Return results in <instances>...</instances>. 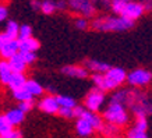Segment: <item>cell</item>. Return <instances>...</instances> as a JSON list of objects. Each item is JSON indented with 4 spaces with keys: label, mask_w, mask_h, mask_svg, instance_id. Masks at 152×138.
<instances>
[{
    "label": "cell",
    "mask_w": 152,
    "mask_h": 138,
    "mask_svg": "<svg viewBox=\"0 0 152 138\" xmlns=\"http://www.w3.org/2000/svg\"><path fill=\"white\" fill-rule=\"evenodd\" d=\"M6 117L10 121V124L15 127V126H20L25 119V113H24L18 106L14 107V109H10L9 112H6Z\"/></svg>",
    "instance_id": "obj_15"
},
{
    "label": "cell",
    "mask_w": 152,
    "mask_h": 138,
    "mask_svg": "<svg viewBox=\"0 0 152 138\" xmlns=\"http://www.w3.org/2000/svg\"><path fill=\"white\" fill-rule=\"evenodd\" d=\"M24 55V59L27 61L28 64H32L35 63V60H37V52H21Z\"/></svg>",
    "instance_id": "obj_35"
},
{
    "label": "cell",
    "mask_w": 152,
    "mask_h": 138,
    "mask_svg": "<svg viewBox=\"0 0 152 138\" xmlns=\"http://www.w3.org/2000/svg\"><path fill=\"white\" fill-rule=\"evenodd\" d=\"M38 107L42 112L48 113V115H56V113H59L60 105H59V101H57V96H53V95L43 96L39 101V103H38Z\"/></svg>",
    "instance_id": "obj_9"
},
{
    "label": "cell",
    "mask_w": 152,
    "mask_h": 138,
    "mask_svg": "<svg viewBox=\"0 0 152 138\" xmlns=\"http://www.w3.org/2000/svg\"><path fill=\"white\" fill-rule=\"evenodd\" d=\"M56 7H57V10L63 11V10L69 9V1H66V0H56Z\"/></svg>",
    "instance_id": "obj_39"
},
{
    "label": "cell",
    "mask_w": 152,
    "mask_h": 138,
    "mask_svg": "<svg viewBox=\"0 0 152 138\" xmlns=\"http://www.w3.org/2000/svg\"><path fill=\"white\" fill-rule=\"evenodd\" d=\"M81 117H84L85 120H88V121L94 126V129L95 130H102V127H103V120H102V117L98 115L96 112L88 110L87 107H85V110H84V113H83Z\"/></svg>",
    "instance_id": "obj_17"
},
{
    "label": "cell",
    "mask_w": 152,
    "mask_h": 138,
    "mask_svg": "<svg viewBox=\"0 0 152 138\" xmlns=\"http://www.w3.org/2000/svg\"><path fill=\"white\" fill-rule=\"evenodd\" d=\"M144 7H145V11H151L152 13V0H144Z\"/></svg>",
    "instance_id": "obj_41"
},
{
    "label": "cell",
    "mask_w": 152,
    "mask_h": 138,
    "mask_svg": "<svg viewBox=\"0 0 152 138\" xmlns=\"http://www.w3.org/2000/svg\"><path fill=\"white\" fill-rule=\"evenodd\" d=\"M11 130H13V126L10 124V121L7 120L6 115L0 116V135L9 133V131H11Z\"/></svg>",
    "instance_id": "obj_29"
},
{
    "label": "cell",
    "mask_w": 152,
    "mask_h": 138,
    "mask_svg": "<svg viewBox=\"0 0 152 138\" xmlns=\"http://www.w3.org/2000/svg\"><path fill=\"white\" fill-rule=\"evenodd\" d=\"M57 10V7H56V1H53V0H43L42 1V13L43 14H53Z\"/></svg>",
    "instance_id": "obj_26"
},
{
    "label": "cell",
    "mask_w": 152,
    "mask_h": 138,
    "mask_svg": "<svg viewBox=\"0 0 152 138\" xmlns=\"http://www.w3.org/2000/svg\"><path fill=\"white\" fill-rule=\"evenodd\" d=\"M127 83L130 87L144 88L152 83V71L147 69H134L127 73Z\"/></svg>",
    "instance_id": "obj_5"
},
{
    "label": "cell",
    "mask_w": 152,
    "mask_h": 138,
    "mask_svg": "<svg viewBox=\"0 0 152 138\" xmlns=\"http://www.w3.org/2000/svg\"><path fill=\"white\" fill-rule=\"evenodd\" d=\"M13 70L10 67L9 64V60H0V83L3 85H9L10 84V80L13 77Z\"/></svg>",
    "instance_id": "obj_16"
},
{
    "label": "cell",
    "mask_w": 152,
    "mask_h": 138,
    "mask_svg": "<svg viewBox=\"0 0 152 138\" xmlns=\"http://www.w3.org/2000/svg\"><path fill=\"white\" fill-rule=\"evenodd\" d=\"M18 52H20V39H7L3 43V46L0 47V56H1V59L6 60L13 57Z\"/></svg>",
    "instance_id": "obj_11"
},
{
    "label": "cell",
    "mask_w": 152,
    "mask_h": 138,
    "mask_svg": "<svg viewBox=\"0 0 152 138\" xmlns=\"http://www.w3.org/2000/svg\"><path fill=\"white\" fill-rule=\"evenodd\" d=\"M59 115L64 119H71L74 117V107H60Z\"/></svg>",
    "instance_id": "obj_33"
},
{
    "label": "cell",
    "mask_w": 152,
    "mask_h": 138,
    "mask_svg": "<svg viewBox=\"0 0 152 138\" xmlns=\"http://www.w3.org/2000/svg\"><path fill=\"white\" fill-rule=\"evenodd\" d=\"M127 81V71L123 67H110L105 73V91H113Z\"/></svg>",
    "instance_id": "obj_4"
},
{
    "label": "cell",
    "mask_w": 152,
    "mask_h": 138,
    "mask_svg": "<svg viewBox=\"0 0 152 138\" xmlns=\"http://www.w3.org/2000/svg\"><path fill=\"white\" fill-rule=\"evenodd\" d=\"M134 127H135V129H138V130H142V131H147L148 130V120H147V117H135Z\"/></svg>",
    "instance_id": "obj_32"
},
{
    "label": "cell",
    "mask_w": 152,
    "mask_h": 138,
    "mask_svg": "<svg viewBox=\"0 0 152 138\" xmlns=\"http://www.w3.org/2000/svg\"><path fill=\"white\" fill-rule=\"evenodd\" d=\"M88 69L85 66H77V64H70L64 66L61 69V74H64L70 78H77V80H84L88 77Z\"/></svg>",
    "instance_id": "obj_10"
},
{
    "label": "cell",
    "mask_w": 152,
    "mask_h": 138,
    "mask_svg": "<svg viewBox=\"0 0 152 138\" xmlns=\"http://www.w3.org/2000/svg\"><path fill=\"white\" fill-rule=\"evenodd\" d=\"M145 13V7H144V3H140V1H127L126 4V9L123 11L121 15H124L127 18L133 20V21H137L138 18H141Z\"/></svg>",
    "instance_id": "obj_8"
},
{
    "label": "cell",
    "mask_w": 152,
    "mask_h": 138,
    "mask_svg": "<svg viewBox=\"0 0 152 138\" xmlns=\"http://www.w3.org/2000/svg\"><path fill=\"white\" fill-rule=\"evenodd\" d=\"M41 47V43L34 37L20 41V52H37Z\"/></svg>",
    "instance_id": "obj_19"
},
{
    "label": "cell",
    "mask_w": 152,
    "mask_h": 138,
    "mask_svg": "<svg viewBox=\"0 0 152 138\" xmlns=\"http://www.w3.org/2000/svg\"><path fill=\"white\" fill-rule=\"evenodd\" d=\"M29 6L34 11H41L42 10V1L41 0H31L29 1Z\"/></svg>",
    "instance_id": "obj_38"
},
{
    "label": "cell",
    "mask_w": 152,
    "mask_h": 138,
    "mask_svg": "<svg viewBox=\"0 0 152 138\" xmlns=\"http://www.w3.org/2000/svg\"><path fill=\"white\" fill-rule=\"evenodd\" d=\"M101 131L105 134V135H107V137H113V135H116V134L119 133V126L112 124V123H107V121H106V124H103Z\"/></svg>",
    "instance_id": "obj_27"
},
{
    "label": "cell",
    "mask_w": 152,
    "mask_h": 138,
    "mask_svg": "<svg viewBox=\"0 0 152 138\" xmlns=\"http://www.w3.org/2000/svg\"><path fill=\"white\" fill-rule=\"evenodd\" d=\"M57 101H59L60 107H75V106H77L75 99L69 96V95H59V96H57Z\"/></svg>",
    "instance_id": "obj_24"
},
{
    "label": "cell",
    "mask_w": 152,
    "mask_h": 138,
    "mask_svg": "<svg viewBox=\"0 0 152 138\" xmlns=\"http://www.w3.org/2000/svg\"><path fill=\"white\" fill-rule=\"evenodd\" d=\"M27 77L24 75V73H13V77L10 80L9 87L11 88V91H15V89H20V88H24L25 84H27Z\"/></svg>",
    "instance_id": "obj_20"
},
{
    "label": "cell",
    "mask_w": 152,
    "mask_h": 138,
    "mask_svg": "<svg viewBox=\"0 0 152 138\" xmlns=\"http://www.w3.org/2000/svg\"><path fill=\"white\" fill-rule=\"evenodd\" d=\"M103 103H105V91H102V89L94 88L92 91H89L88 95L85 96V107L88 110H101Z\"/></svg>",
    "instance_id": "obj_7"
},
{
    "label": "cell",
    "mask_w": 152,
    "mask_h": 138,
    "mask_svg": "<svg viewBox=\"0 0 152 138\" xmlns=\"http://www.w3.org/2000/svg\"><path fill=\"white\" fill-rule=\"evenodd\" d=\"M3 34L6 35L7 39H18V34H20L18 23L14 21V20H9V23H6V27H4Z\"/></svg>",
    "instance_id": "obj_18"
},
{
    "label": "cell",
    "mask_w": 152,
    "mask_h": 138,
    "mask_svg": "<svg viewBox=\"0 0 152 138\" xmlns=\"http://www.w3.org/2000/svg\"><path fill=\"white\" fill-rule=\"evenodd\" d=\"M126 4H127L126 0H110V10L115 14L121 15L123 11H124V9H126Z\"/></svg>",
    "instance_id": "obj_25"
},
{
    "label": "cell",
    "mask_w": 152,
    "mask_h": 138,
    "mask_svg": "<svg viewBox=\"0 0 152 138\" xmlns=\"http://www.w3.org/2000/svg\"><path fill=\"white\" fill-rule=\"evenodd\" d=\"M13 96L15 101L18 102H25V101H32L34 99V95L31 93V92L28 91L27 88H20V89H15V91H13Z\"/></svg>",
    "instance_id": "obj_23"
},
{
    "label": "cell",
    "mask_w": 152,
    "mask_h": 138,
    "mask_svg": "<svg viewBox=\"0 0 152 138\" xmlns=\"http://www.w3.org/2000/svg\"><path fill=\"white\" fill-rule=\"evenodd\" d=\"M127 138H148V134H147V131L135 129L133 126V129H130L129 133H127Z\"/></svg>",
    "instance_id": "obj_31"
},
{
    "label": "cell",
    "mask_w": 152,
    "mask_h": 138,
    "mask_svg": "<svg viewBox=\"0 0 152 138\" xmlns=\"http://www.w3.org/2000/svg\"><path fill=\"white\" fill-rule=\"evenodd\" d=\"M126 1H134V0H126Z\"/></svg>",
    "instance_id": "obj_43"
},
{
    "label": "cell",
    "mask_w": 152,
    "mask_h": 138,
    "mask_svg": "<svg viewBox=\"0 0 152 138\" xmlns=\"http://www.w3.org/2000/svg\"><path fill=\"white\" fill-rule=\"evenodd\" d=\"M9 64H10V67H11V70H13L14 73H24L25 69H27L28 63L25 61V59H24L23 53L18 52V53H15L13 57H10L9 59Z\"/></svg>",
    "instance_id": "obj_12"
},
{
    "label": "cell",
    "mask_w": 152,
    "mask_h": 138,
    "mask_svg": "<svg viewBox=\"0 0 152 138\" xmlns=\"http://www.w3.org/2000/svg\"><path fill=\"white\" fill-rule=\"evenodd\" d=\"M32 37V27L28 25V24H23L20 25V34H18V39L23 41V39H27V38Z\"/></svg>",
    "instance_id": "obj_28"
},
{
    "label": "cell",
    "mask_w": 152,
    "mask_h": 138,
    "mask_svg": "<svg viewBox=\"0 0 152 138\" xmlns=\"http://www.w3.org/2000/svg\"><path fill=\"white\" fill-rule=\"evenodd\" d=\"M74 27L80 29V31H85L87 28H89V23H88V18L87 17H83V15H80L77 18L74 20Z\"/></svg>",
    "instance_id": "obj_30"
},
{
    "label": "cell",
    "mask_w": 152,
    "mask_h": 138,
    "mask_svg": "<svg viewBox=\"0 0 152 138\" xmlns=\"http://www.w3.org/2000/svg\"><path fill=\"white\" fill-rule=\"evenodd\" d=\"M130 91L131 89H117V91H115L110 98V102H117V103L127 105L130 99Z\"/></svg>",
    "instance_id": "obj_21"
},
{
    "label": "cell",
    "mask_w": 152,
    "mask_h": 138,
    "mask_svg": "<svg viewBox=\"0 0 152 138\" xmlns=\"http://www.w3.org/2000/svg\"><path fill=\"white\" fill-rule=\"evenodd\" d=\"M0 138H23V134H21V131H18V130L13 129L11 131H9V133L0 135Z\"/></svg>",
    "instance_id": "obj_36"
},
{
    "label": "cell",
    "mask_w": 152,
    "mask_h": 138,
    "mask_svg": "<svg viewBox=\"0 0 152 138\" xmlns=\"http://www.w3.org/2000/svg\"><path fill=\"white\" fill-rule=\"evenodd\" d=\"M84 110H85V107H83V106H78V105H77L75 107H74V117L80 119V117L83 116Z\"/></svg>",
    "instance_id": "obj_40"
},
{
    "label": "cell",
    "mask_w": 152,
    "mask_h": 138,
    "mask_svg": "<svg viewBox=\"0 0 152 138\" xmlns=\"http://www.w3.org/2000/svg\"><path fill=\"white\" fill-rule=\"evenodd\" d=\"M135 21L127 18L124 15H102L91 23V28L99 32H124L134 28Z\"/></svg>",
    "instance_id": "obj_1"
},
{
    "label": "cell",
    "mask_w": 152,
    "mask_h": 138,
    "mask_svg": "<svg viewBox=\"0 0 152 138\" xmlns=\"http://www.w3.org/2000/svg\"><path fill=\"white\" fill-rule=\"evenodd\" d=\"M94 131H95V129L88 120H85L84 117L77 119V121H75V133L78 134L80 137H89Z\"/></svg>",
    "instance_id": "obj_14"
},
{
    "label": "cell",
    "mask_w": 152,
    "mask_h": 138,
    "mask_svg": "<svg viewBox=\"0 0 152 138\" xmlns=\"http://www.w3.org/2000/svg\"><path fill=\"white\" fill-rule=\"evenodd\" d=\"M69 9L73 13L83 17H94L96 13V6L92 0H69Z\"/></svg>",
    "instance_id": "obj_6"
},
{
    "label": "cell",
    "mask_w": 152,
    "mask_h": 138,
    "mask_svg": "<svg viewBox=\"0 0 152 138\" xmlns=\"http://www.w3.org/2000/svg\"><path fill=\"white\" fill-rule=\"evenodd\" d=\"M127 105L130 106L135 117H147L148 115H152V101L144 92L137 89L130 91V99Z\"/></svg>",
    "instance_id": "obj_2"
},
{
    "label": "cell",
    "mask_w": 152,
    "mask_h": 138,
    "mask_svg": "<svg viewBox=\"0 0 152 138\" xmlns=\"http://www.w3.org/2000/svg\"><path fill=\"white\" fill-rule=\"evenodd\" d=\"M25 88H27L28 91L32 93L34 98L42 96V95H43V91H45V89H43V87H42L38 81H35V80H28L27 84H25Z\"/></svg>",
    "instance_id": "obj_22"
},
{
    "label": "cell",
    "mask_w": 152,
    "mask_h": 138,
    "mask_svg": "<svg viewBox=\"0 0 152 138\" xmlns=\"http://www.w3.org/2000/svg\"><path fill=\"white\" fill-rule=\"evenodd\" d=\"M18 107L24 113H28V112L32 110L34 107V99L32 101H25V102H18Z\"/></svg>",
    "instance_id": "obj_34"
},
{
    "label": "cell",
    "mask_w": 152,
    "mask_h": 138,
    "mask_svg": "<svg viewBox=\"0 0 152 138\" xmlns=\"http://www.w3.org/2000/svg\"><path fill=\"white\" fill-rule=\"evenodd\" d=\"M7 41V38H6V35L3 32L0 34V47H1V46H3V43H4V42Z\"/></svg>",
    "instance_id": "obj_42"
},
{
    "label": "cell",
    "mask_w": 152,
    "mask_h": 138,
    "mask_svg": "<svg viewBox=\"0 0 152 138\" xmlns=\"http://www.w3.org/2000/svg\"><path fill=\"white\" fill-rule=\"evenodd\" d=\"M84 66L88 69V71L91 73H106L107 70L110 69L112 66L106 61H101V60H92L88 59L84 61Z\"/></svg>",
    "instance_id": "obj_13"
},
{
    "label": "cell",
    "mask_w": 152,
    "mask_h": 138,
    "mask_svg": "<svg viewBox=\"0 0 152 138\" xmlns=\"http://www.w3.org/2000/svg\"><path fill=\"white\" fill-rule=\"evenodd\" d=\"M103 119L107 123L123 127L129 123L130 116L127 109H126V105L117 103V102H109V105L106 106L105 112H103Z\"/></svg>",
    "instance_id": "obj_3"
},
{
    "label": "cell",
    "mask_w": 152,
    "mask_h": 138,
    "mask_svg": "<svg viewBox=\"0 0 152 138\" xmlns=\"http://www.w3.org/2000/svg\"><path fill=\"white\" fill-rule=\"evenodd\" d=\"M9 17V9L7 6L4 4H0V23H4L6 20Z\"/></svg>",
    "instance_id": "obj_37"
}]
</instances>
